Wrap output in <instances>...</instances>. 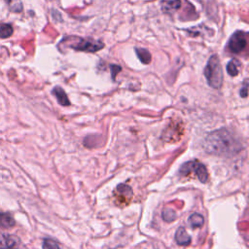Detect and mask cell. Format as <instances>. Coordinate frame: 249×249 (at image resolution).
Returning a JSON list of instances; mask_svg holds the SVG:
<instances>
[{"instance_id":"cell-11","label":"cell","mask_w":249,"mask_h":249,"mask_svg":"<svg viewBox=\"0 0 249 249\" xmlns=\"http://www.w3.org/2000/svg\"><path fill=\"white\" fill-rule=\"evenodd\" d=\"M15 224L16 221L11 213L0 211V227L4 229H11L15 226Z\"/></svg>"},{"instance_id":"cell-5","label":"cell","mask_w":249,"mask_h":249,"mask_svg":"<svg viewBox=\"0 0 249 249\" xmlns=\"http://www.w3.org/2000/svg\"><path fill=\"white\" fill-rule=\"evenodd\" d=\"M132 196V189L126 184L121 183L115 188L114 198L116 204H118L119 206H126L127 204H129Z\"/></svg>"},{"instance_id":"cell-7","label":"cell","mask_w":249,"mask_h":249,"mask_svg":"<svg viewBox=\"0 0 249 249\" xmlns=\"http://www.w3.org/2000/svg\"><path fill=\"white\" fill-rule=\"evenodd\" d=\"M20 239L13 234H9L0 230V249H18Z\"/></svg>"},{"instance_id":"cell-17","label":"cell","mask_w":249,"mask_h":249,"mask_svg":"<svg viewBox=\"0 0 249 249\" xmlns=\"http://www.w3.org/2000/svg\"><path fill=\"white\" fill-rule=\"evenodd\" d=\"M13 34V27L9 23H0V38L5 39Z\"/></svg>"},{"instance_id":"cell-13","label":"cell","mask_w":249,"mask_h":249,"mask_svg":"<svg viewBox=\"0 0 249 249\" xmlns=\"http://www.w3.org/2000/svg\"><path fill=\"white\" fill-rule=\"evenodd\" d=\"M135 53L137 54V57L140 59V61L142 63H144V64L150 63L152 56L148 50H146L144 48H135Z\"/></svg>"},{"instance_id":"cell-15","label":"cell","mask_w":249,"mask_h":249,"mask_svg":"<svg viewBox=\"0 0 249 249\" xmlns=\"http://www.w3.org/2000/svg\"><path fill=\"white\" fill-rule=\"evenodd\" d=\"M240 66V63L237 59H231L227 64V72L230 76L235 77L238 74V68Z\"/></svg>"},{"instance_id":"cell-3","label":"cell","mask_w":249,"mask_h":249,"mask_svg":"<svg viewBox=\"0 0 249 249\" xmlns=\"http://www.w3.org/2000/svg\"><path fill=\"white\" fill-rule=\"evenodd\" d=\"M65 41H68V44H63L65 47H69L75 51H83L87 53H95L103 49L104 44L100 40H95L92 38H81L70 36L64 38ZM61 44V43H60Z\"/></svg>"},{"instance_id":"cell-4","label":"cell","mask_w":249,"mask_h":249,"mask_svg":"<svg viewBox=\"0 0 249 249\" xmlns=\"http://www.w3.org/2000/svg\"><path fill=\"white\" fill-rule=\"evenodd\" d=\"M179 173L181 176L194 174V176H196L201 183H206L208 180V172L205 165L196 160H190L182 164Z\"/></svg>"},{"instance_id":"cell-10","label":"cell","mask_w":249,"mask_h":249,"mask_svg":"<svg viewBox=\"0 0 249 249\" xmlns=\"http://www.w3.org/2000/svg\"><path fill=\"white\" fill-rule=\"evenodd\" d=\"M52 92L55 96L57 102L60 105H62V106H69L70 105V101L67 97V94L65 93V91L60 87H54L53 89Z\"/></svg>"},{"instance_id":"cell-9","label":"cell","mask_w":249,"mask_h":249,"mask_svg":"<svg viewBox=\"0 0 249 249\" xmlns=\"http://www.w3.org/2000/svg\"><path fill=\"white\" fill-rule=\"evenodd\" d=\"M174 238H175L176 243L181 246H187L191 243V237L187 233L185 228H183V227H180L177 229Z\"/></svg>"},{"instance_id":"cell-20","label":"cell","mask_w":249,"mask_h":249,"mask_svg":"<svg viewBox=\"0 0 249 249\" xmlns=\"http://www.w3.org/2000/svg\"><path fill=\"white\" fill-rule=\"evenodd\" d=\"M247 89H248V84H247V81H245L244 82V84H243V87L240 89V90H239V94H240V96L241 97H246L247 96V94H248V91H247Z\"/></svg>"},{"instance_id":"cell-8","label":"cell","mask_w":249,"mask_h":249,"mask_svg":"<svg viewBox=\"0 0 249 249\" xmlns=\"http://www.w3.org/2000/svg\"><path fill=\"white\" fill-rule=\"evenodd\" d=\"M181 7V0H161L160 8L163 13H174Z\"/></svg>"},{"instance_id":"cell-2","label":"cell","mask_w":249,"mask_h":249,"mask_svg":"<svg viewBox=\"0 0 249 249\" xmlns=\"http://www.w3.org/2000/svg\"><path fill=\"white\" fill-rule=\"evenodd\" d=\"M204 76L207 84L213 89H220L223 84V70L219 57L213 54L209 57L204 68Z\"/></svg>"},{"instance_id":"cell-19","label":"cell","mask_w":249,"mask_h":249,"mask_svg":"<svg viewBox=\"0 0 249 249\" xmlns=\"http://www.w3.org/2000/svg\"><path fill=\"white\" fill-rule=\"evenodd\" d=\"M43 249H60L58 244L52 238H45L43 240Z\"/></svg>"},{"instance_id":"cell-18","label":"cell","mask_w":249,"mask_h":249,"mask_svg":"<svg viewBox=\"0 0 249 249\" xmlns=\"http://www.w3.org/2000/svg\"><path fill=\"white\" fill-rule=\"evenodd\" d=\"M9 8L14 13H19L22 10V3L21 0H6Z\"/></svg>"},{"instance_id":"cell-12","label":"cell","mask_w":249,"mask_h":249,"mask_svg":"<svg viewBox=\"0 0 249 249\" xmlns=\"http://www.w3.org/2000/svg\"><path fill=\"white\" fill-rule=\"evenodd\" d=\"M188 33L191 36H198V35H209L210 34V29H208L206 26H204L203 24H200L198 26H195V27H191L189 29H187Z\"/></svg>"},{"instance_id":"cell-6","label":"cell","mask_w":249,"mask_h":249,"mask_svg":"<svg viewBox=\"0 0 249 249\" xmlns=\"http://www.w3.org/2000/svg\"><path fill=\"white\" fill-rule=\"evenodd\" d=\"M247 33L242 30L235 31L228 42L229 50L233 53H238L247 46Z\"/></svg>"},{"instance_id":"cell-14","label":"cell","mask_w":249,"mask_h":249,"mask_svg":"<svg viewBox=\"0 0 249 249\" xmlns=\"http://www.w3.org/2000/svg\"><path fill=\"white\" fill-rule=\"evenodd\" d=\"M188 222L190 224V226L192 228H200L202 227L203 223H204V218L202 215L198 214V213H193L192 215H190Z\"/></svg>"},{"instance_id":"cell-21","label":"cell","mask_w":249,"mask_h":249,"mask_svg":"<svg viewBox=\"0 0 249 249\" xmlns=\"http://www.w3.org/2000/svg\"><path fill=\"white\" fill-rule=\"evenodd\" d=\"M110 67H111V69H112V78L115 79L116 74L121 71V67H120V66H117V65H111Z\"/></svg>"},{"instance_id":"cell-1","label":"cell","mask_w":249,"mask_h":249,"mask_svg":"<svg viewBox=\"0 0 249 249\" xmlns=\"http://www.w3.org/2000/svg\"><path fill=\"white\" fill-rule=\"evenodd\" d=\"M202 145L207 153L223 157H231L242 149L241 142L224 127L208 133Z\"/></svg>"},{"instance_id":"cell-16","label":"cell","mask_w":249,"mask_h":249,"mask_svg":"<svg viewBox=\"0 0 249 249\" xmlns=\"http://www.w3.org/2000/svg\"><path fill=\"white\" fill-rule=\"evenodd\" d=\"M161 217L165 222L169 223V222H173L177 218V215H176V212L174 211V209H172L170 207H164L162 210V213H161Z\"/></svg>"}]
</instances>
